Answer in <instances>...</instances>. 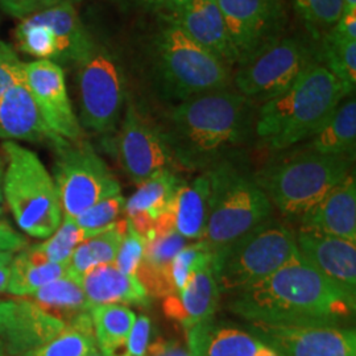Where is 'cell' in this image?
<instances>
[{
    "label": "cell",
    "mask_w": 356,
    "mask_h": 356,
    "mask_svg": "<svg viewBox=\"0 0 356 356\" xmlns=\"http://www.w3.org/2000/svg\"><path fill=\"white\" fill-rule=\"evenodd\" d=\"M126 22L120 31L129 92L147 91L166 107L232 86L234 69L197 45L168 13Z\"/></svg>",
    "instance_id": "cell-1"
},
{
    "label": "cell",
    "mask_w": 356,
    "mask_h": 356,
    "mask_svg": "<svg viewBox=\"0 0 356 356\" xmlns=\"http://www.w3.org/2000/svg\"><path fill=\"white\" fill-rule=\"evenodd\" d=\"M257 104L234 86L166 106L154 119L178 169L207 172L254 139Z\"/></svg>",
    "instance_id": "cell-2"
},
{
    "label": "cell",
    "mask_w": 356,
    "mask_h": 356,
    "mask_svg": "<svg viewBox=\"0 0 356 356\" xmlns=\"http://www.w3.org/2000/svg\"><path fill=\"white\" fill-rule=\"evenodd\" d=\"M356 298L325 279L302 254L242 292L232 294L231 313L273 325H341L355 314Z\"/></svg>",
    "instance_id": "cell-3"
},
{
    "label": "cell",
    "mask_w": 356,
    "mask_h": 356,
    "mask_svg": "<svg viewBox=\"0 0 356 356\" xmlns=\"http://www.w3.org/2000/svg\"><path fill=\"white\" fill-rule=\"evenodd\" d=\"M85 22L89 45L70 66L76 79L78 120L83 132L110 138L119 127L131 90L122 31L97 8Z\"/></svg>",
    "instance_id": "cell-4"
},
{
    "label": "cell",
    "mask_w": 356,
    "mask_h": 356,
    "mask_svg": "<svg viewBox=\"0 0 356 356\" xmlns=\"http://www.w3.org/2000/svg\"><path fill=\"white\" fill-rule=\"evenodd\" d=\"M346 97L338 79L317 61L292 85L257 108L254 139L272 152L310 139Z\"/></svg>",
    "instance_id": "cell-5"
},
{
    "label": "cell",
    "mask_w": 356,
    "mask_h": 356,
    "mask_svg": "<svg viewBox=\"0 0 356 356\" xmlns=\"http://www.w3.org/2000/svg\"><path fill=\"white\" fill-rule=\"evenodd\" d=\"M275 153L264 165L252 172V177L272 206L291 220H300L331 188L354 170L355 159L314 152L302 144Z\"/></svg>",
    "instance_id": "cell-6"
},
{
    "label": "cell",
    "mask_w": 356,
    "mask_h": 356,
    "mask_svg": "<svg viewBox=\"0 0 356 356\" xmlns=\"http://www.w3.org/2000/svg\"><path fill=\"white\" fill-rule=\"evenodd\" d=\"M1 152L6 163L1 189L13 219L32 238H49L64 218L51 173L36 153L19 143L4 141Z\"/></svg>",
    "instance_id": "cell-7"
},
{
    "label": "cell",
    "mask_w": 356,
    "mask_h": 356,
    "mask_svg": "<svg viewBox=\"0 0 356 356\" xmlns=\"http://www.w3.org/2000/svg\"><path fill=\"white\" fill-rule=\"evenodd\" d=\"M207 173L209 216L201 241L216 252L272 218L273 206L239 159L223 161Z\"/></svg>",
    "instance_id": "cell-8"
},
{
    "label": "cell",
    "mask_w": 356,
    "mask_h": 356,
    "mask_svg": "<svg viewBox=\"0 0 356 356\" xmlns=\"http://www.w3.org/2000/svg\"><path fill=\"white\" fill-rule=\"evenodd\" d=\"M298 254L296 234L273 216L214 252L220 293L242 292L267 279Z\"/></svg>",
    "instance_id": "cell-9"
},
{
    "label": "cell",
    "mask_w": 356,
    "mask_h": 356,
    "mask_svg": "<svg viewBox=\"0 0 356 356\" xmlns=\"http://www.w3.org/2000/svg\"><path fill=\"white\" fill-rule=\"evenodd\" d=\"M319 61L318 44L309 35L285 33L234 69L232 86L261 104L288 89L310 65Z\"/></svg>",
    "instance_id": "cell-10"
},
{
    "label": "cell",
    "mask_w": 356,
    "mask_h": 356,
    "mask_svg": "<svg viewBox=\"0 0 356 356\" xmlns=\"http://www.w3.org/2000/svg\"><path fill=\"white\" fill-rule=\"evenodd\" d=\"M53 149L56 161L51 177L64 216L76 218L104 198L120 193L119 181L88 141H65Z\"/></svg>",
    "instance_id": "cell-11"
},
{
    "label": "cell",
    "mask_w": 356,
    "mask_h": 356,
    "mask_svg": "<svg viewBox=\"0 0 356 356\" xmlns=\"http://www.w3.org/2000/svg\"><path fill=\"white\" fill-rule=\"evenodd\" d=\"M115 136L119 163L134 184L140 185L163 170L177 172V165L154 118L131 94H128Z\"/></svg>",
    "instance_id": "cell-12"
},
{
    "label": "cell",
    "mask_w": 356,
    "mask_h": 356,
    "mask_svg": "<svg viewBox=\"0 0 356 356\" xmlns=\"http://www.w3.org/2000/svg\"><path fill=\"white\" fill-rule=\"evenodd\" d=\"M216 1L236 53V66L288 33L289 15L285 0Z\"/></svg>",
    "instance_id": "cell-13"
},
{
    "label": "cell",
    "mask_w": 356,
    "mask_h": 356,
    "mask_svg": "<svg viewBox=\"0 0 356 356\" xmlns=\"http://www.w3.org/2000/svg\"><path fill=\"white\" fill-rule=\"evenodd\" d=\"M250 332L282 356H356V331L341 325L250 322Z\"/></svg>",
    "instance_id": "cell-14"
},
{
    "label": "cell",
    "mask_w": 356,
    "mask_h": 356,
    "mask_svg": "<svg viewBox=\"0 0 356 356\" xmlns=\"http://www.w3.org/2000/svg\"><path fill=\"white\" fill-rule=\"evenodd\" d=\"M23 76L48 127L70 143L85 140V132L69 97L64 67L48 60H35L23 63Z\"/></svg>",
    "instance_id": "cell-15"
},
{
    "label": "cell",
    "mask_w": 356,
    "mask_h": 356,
    "mask_svg": "<svg viewBox=\"0 0 356 356\" xmlns=\"http://www.w3.org/2000/svg\"><path fill=\"white\" fill-rule=\"evenodd\" d=\"M65 325L26 297L0 300V343L7 356L35 354Z\"/></svg>",
    "instance_id": "cell-16"
},
{
    "label": "cell",
    "mask_w": 356,
    "mask_h": 356,
    "mask_svg": "<svg viewBox=\"0 0 356 356\" xmlns=\"http://www.w3.org/2000/svg\"><path fill=\"white\" fill-rule=\"evenodd\" d=\"M165 13L197 45L235 69L236 53L216 0H176Z\"/></svg>",
    "instance_id": "cell-17"
},
{
    "label": "cell",
    "mask_w": 356,
    "mask_h": 356,
    "mask_svg": "<svg viewBox=\"0 0 356 356\" xmlns=\"http://www.w3.org/2000/svg\"><path fill=\"white\" fill-rule=\"evenodd\" d=\"M298 252L341 291L356 298V243L342 238L298 229Z\"/></svg>",
    "instance_id": "cell-18"
},
{
    "label": "cell",
    "mask_w": 356,
    "mask_h": 356,
    "mask_svg": "<svg viewBox=\"0 0 356 356\" xmlns=\"http://www.w3.org/2000/svg\"><path fill=\"white\" fill-rule=\"evenodd\" d=\"M0 139L41 143L51 148L67 141L48 127L24 81L0 94Z\"/></svg>",
    "instance_id": "cell-19"
},
{
    "label": "cell",
    "mask_w": 356,
    "mask_h": 356,
    "mask_svg": "<svg viewBox=\"0 0 356 356\" xmlns=\"http://www.w3.org/2000/svg\"><path fill=\"white\" fill-rule=\"evenodd\" d=\"M298 229L356 243V178L351 170L301 216Z\"/></svg>",
    "instance_id": "cell-20"
},
{
    "label": "cell",
    "mask_w": 356,
    "mask_h": 356,
    "mask_svg": "<svg viewBox=\"0 0 356 356\" xmlns=\"http://www.w3.org/2000/svg\"><path fill=\"white\" fill-rule=\"evenodd\" d=\"M220 294L213 261H210L197 268L179 292L164 298V313L186 331L201 322L214 318Z\"/></svg>",
    "instance_id": "cell-21"
},
{
    "label": "cell",
    "mask_w": 356,
    "mask_h": 356,
    "mask_svg": "<svg viewBox=\"0 0 356 356\" xmlns=\"http://www.w3.org/2000/svg\"><path fill=\"white\" fill-rule=\"evenodd\" d=\"M91 307L97 305L148 306L149 294L136 276L120 272L114 264L91 268L79 279Z\"/></svg>",
    "instance_id": "cell-22"
},
{
    "label": "cell",
    "mask_w": 356,
    "mask_h": 356,
    "mask_svg": "<svg viewBox=\"0 0 356 356\" xmlns=\"http://www.w3.org/2000/svg\"><path fill=\"white\" fill-rule=\"evenodd\" d=\"M184 179L175 170H163L138 185L124 204L128 222L141 236H147L154 222L169 210L173 195Z\"/></svg>",
    "instance_id": "cell-23"
},
{
    "label": "cell",
    "mask_w": 356,
    "mask_h": 356,
    "mask_svg": "<svg viewBox=\"0 0 356 356\" xmlns=\"http://www.w3.org/2000/svg\"><path fill=\"white\" fill-rule=\"evenodd\" d=\"M186 338L191 356H254L261 346L250 331L214 318L188 329Z\"/></svg>",
    "instance_id": "cell-24"
},
{
    "label": "cell",
    "mask_w": 356,
    "mask_h": 356,
    "mask_svg": "<svg viewBox=\"0 0 356 356\" xmlns=\"http://www.w3.org/2000/svg\"><path fill=\"white\" fill-rule=\"evenodd\" d=\"M210 177L202 172L191 179L182 181L173 195L169 213L173 227L188 241H201L209 216Z\"/></svg>",
    "instance_id": "cell-25"
},
{
    "label": "cell",
    "mask_w": 356,
    "mask_h": 356,
    "mask_svg": "<svg viewBox=\"0 0 356 356\" xmlns=\"http://www.w3.org/2000/svg\"><path fill=\"white\" fill-rule=\"evenodd\" d=\"M36 20L47 24L58 42L60 66H72L82 57L90 41L85 19L78 13L74 3H60L49 8L31 13Z\"/></svg>",
    "instance_id": "cell-26"
},
{
    "label": "cell",
    "mask_w": 356,
    "mask_h": 356,
    "mask_svg": "<svg viewBox=\"0 0 356 356\" xmlns=\"http://www.w3.org/2000/svg\"><path fill=\"white\" fill-rule=\"evenodd\" d=\"M304 147L331 156H344L355 159L356 101L354 95L344 98L334 110L323 126L307 140Z\"/></svg>",
    "instance_id": "cell-27"
},
{
    "label": "cell",
    "mask_w": 356,
    "mask_h": 356,
    "mask_svg": "<svg viewBox=\"0 0 356 356\" xmlns=\"http://www.w3.org/2000/svg\"><path fill=\"white\" fill-rule=\"evenodd\" d=\"M10 272L7 293L13 297H29L45 285L66 276L67 263L45 261L26 248L13 254Z\"/></svg>",
    "instance_id": "cell-28"
},
{
    "label": "cell",
    "mask_w": 356,
    "mask_h": 356,
    "mask_svg": "<svg viewBox=\"0 0 356 356\" xmlns=\"http://www.w3.org/2000/svg\"><path fill=\"white\" fill-rule=\"evenodd\" d=\"M26 298L64 323L83 313H89L91 309L81 281L70 275L53 281Z\"/></svg>",
    "instance_id": "cell-29"
},
{
    "label": "cell",
    "mask_w": 356,
    "mask_h": 356,
    "mask_svg": "<svg viewBox=\"0 0 356 356\" xmlns=\"http://www.w3.org/2000/svg\"><path fill=\"white\" fill-rule=\"evenodd\" d=\"M90 317L103 356L120 355L138 317L135 312L123 305H97L90 309Z\"/></svg>",
    "instance_id": "cell-30"
},
{
    "label": "cell",
    "mask_w": 356,
    "mask_h": 356,
    "mask_svg": "<svg viewBox=\"0 0 356 356\" xmlns=\"http://www.w3.org/2000/svg\"><path fill=\"white\" fill-rule=\"evenodd\" d=\"M127 227V219L118 220L113 227L81 243L67 261V275L81 279L91 268L114 264Z\"/></svg>",
    "instance_id": "cell-31"
},
{
    "label": "cell",
    "mask_w": 356,
    "mask_h": 356,
    "mask_svg": "<svg viewBox=\"0 0 356 356\" xmlns=\"http://www.w3.org/2000/svg\"><path fill=\"white\" fill-rule=\"evenodd\" d=\"M319 61L338 79L346 97L356 88V40H348L334 31L326 32L318 42Z\"/></svg>",
    "instance_id": "cell-32"
},
{
    "label": "cell",
    "mask_w": 356,
    "mask_h": 356,
    "mask_svg": "<svg viewBox=\"0 0 356 356\" xmlns=\"http://www.w3.org/2000/svg\"><path fill=\"white\" fill-rule=\"evenodd\" d=\"M94 347L97 341L89 312L67 322L64 330L32 356H85Z\"/></svg>",
    "instance_id": "cell-33"
},
{
    "label": "cell",
    "mask_w": 356,
    "mask_h": 356,
    "mask_svg": "<svg viewBox=\"0 0 356 356\" xmlns=\"http://www.w3.org/2000/svg\"><path fill=\"white\" fill-rule=\"evenodd\" d=\"M13 38L17 49L24 54L32 56L36 60L58 63L60 49L57 38L49 26L36 20L32 15L19 20Z\"/></svg>",
    "instance_id": "cell-34"
},
{
    "label": "cell",
    "mask_w": 356,
    "mask_h": 356,
    "mask_svg": "<svg viewBox=\"0 0 356 356\" xmlns=\"http://www.w3.org/2000/svg\"><path fill=\"white\" fill-rule=\"evenodd\" d=\"M88 238L89 235L76 225L74 218L64 216L53 235L44 242L29 247V250L45 261L67 263L76 247Z\"/></svg>",
    "instance_id": "cell-35"
},
{
    "label": "cell",
    "mask_w": 356,
    "mask_h": 356,
    "mask_svg": "<svg viewBox=\"0 0 356 356\" xmlns=\"http://www.w3.org/2000/svg\"><path fill=\"white\" fill-rule=\"evenodd\" d=\"M307 35L318 42L343 13V0H291Z\"/></svg>",
    "instance_id": "cell-36"
},
{
    "label": "cell",
    "mask_w": 356,
    "mask_h": 356,
    "mask_svg": "<svg viewBox=\"0 0 356 356\" xmlns=\"http://www.w3.org/2000/svg\"><path fill=\"white\" fill-rule=\"evenodd\" d=\"M214 252L202 242L188 244L178 252L165 270V284L168 296L179 292L189 280L191 273L202 264L213 261Z\"/></svg>",
    "instance_id": "cell-37"
},
{
    "label": "cell",
    "mask_w": 356,
    "mask_h": 356,
    "mask_svg": "<svg viewBox=\"0 0 356 356\" xmlns=\"http://www.w3.org/2000/svg\"><path fill=\"white\" fill-rule=\"evenodd\" d=\"M124 204L126 200L122 193H119L91 206L82 214L76 216L74 220L90 238L113 227L118 222V218L124 211Z\"/></svg>",
    "instance_id": "cell-38"
},
{
    "label": "cell",
    "mask_w": 356,
    "mask_h": 356,
    "mask_svg": "<svg viewBox=\"0 0 356 356\" xmlns=\"http://www.w3.org/2000/svg\"><path fill=\"white\" fill-rule=\"evenodd\" d=\"M101 10H110L124 17L134 20L166 13L176 0H95Z\"/></svg>",
    "instance_id": "cell-39"
},
{
    "label": "cell",
    "mask_w": 356,
    "mask_h": 356,
    "mask_svg": "<svg viewBox=\"0 0 356 356\" xmlns=\"http://www.w3.org/2000/svg\"><path fill=\"white\" fill-rule=\"evenodd\" d=\"M144 251H145L144 236H141L140 234L128 222L127 231L124 234V238L120 243V247L115 257V267L126 275L136 276L144 257Z\"/></svg>",
    "instance_id": "cell-40"
},
{
    "label": "cell",
    "mask_w": 356,
    "mask_h": 356,
    "mask_svg": "<svg viewBox=\"0 0 356 356\" xmlns=\"http://www.w3.org/2000/svg\"><path fill=\"white\" fill-rule=\"evenodd\" d=\"M24 81L23 63L13 47L0 40V94Z\"/></svg>",
    "instance_id": "cell-41"
},
{
    "label": "cell",
    "mask_w": 356,
    "mask_h": 356,
    "mask_svg": "<svg viewBox=\"0 0 356 356\" xmlns=\"http://www.w3.org/2000/svg\"><path fill=\"white\" fill-rule=\"evenodd\" d=\"M151 331L152 325L147 316L136 317L126 346L119 356H147L151 343Z\"/></svg>",
    "instance_id": "cell-42"
},
{
    "label": "cell",
    "mask_w": 356,
    "mask_h": 356,
    "mask_svg": "<svg viewBox=\"0 0 356 356\" xmlns=\"http://www.w3.org/2000/svg\"><path fill=\"white\" fill-rule=\"evenodd\" d=\"M26 239L6 222H0V252L16 254L26 247Z\"/></svg>",
    "instance_id": "cell-43"
},
{
    "label": "cell",
    "mask_w": 356,
    "mask_h": 356,
    "mask_svg": "<svg viewBox=\"0 0 356 356\" xmlns=\"http://www.w3.org/2000/svg\"><path fill=\"white\" fill-rule=\"evenodd\" d=\"M147 356H191L186 348L175 341L157 339L149 343Z\"/></svg>",
    "instance_id": "cell-44"
},
{
    "label": "cell",
    "mask_w": 356,
    "mask_h": 356,
    "mask_svg": "<svg viewBox=\"0 0 356 356\" xmlns=\"http://www.w3.org/2000/svg\"><path fill=\"white\" fill-rule=\"evenodd\" d=\"M337 35L348 40H356V11L343 13L331 28Z\"/></svg>",
    "instance_id": "cell-45"
},
{
    "label": "cell",
    "mask_w": 356,
    "mask_h": 356,
    "mask_svg": "<svg viewBox=\"0 0 356 356\" xmlns=\"http://www.w3.org/2000/svg\"><path fill=\"white\" fill-rule=\"evenodd\" d=\"M65 1L74 3L76 6H78L82 0H23V4L26 8V16H28L31 13H38V11L49 8V7H53L60 3H65Z\"/></svg>",
    "instance_id": "cell-46"
},
{
    "label": "cell",
    "mask_w": 356,
    "mask_h": 356,
    "mask_svg": "<svg viewBox=\"0 0 356 356\" xmlns=\"http://www.w3.org/2000/svg\"><path fill=\"white\" fill-rule=\"evenodd\" d=\"M0 10L17 20L26 16L23 0H0Z\"/></svg>",
    "instance_id": "cell-47"
},
{
    "label": "cell",
    "mask_w": 356,
    "mask_h": 356,
    "mask_svg": "<svg viewBox=\"0 0 356 356\" xmlns=\"http://www.w3.org/2000/svg\"><path fill=\"white\" fill-rule=\"evenodd\" d=\"M10 277H11L10 264L8 266H0V293H7Z\"/></svg>",
    "instance_id": "cell-48"
},
{
    "label": "cell",
    "mask_w": 356,
    "mask_h": 356,
    "mask_svg": "<svg viewBox=\"0 0 356 356\" xmlns=\"http://www.w3.org/2000/svg\"><path fill=\"white\" fill-rule=\"evenodd\" d=\"M254 356H282L281 354H279L276 350H273L272 347H269L266 343H263L261 342V346L257 348V351H256V354Z\"/></svg>",
    "instance_id": "cell-49"
},
{
    "label": "cell",
    "mask_w": 356,
    "mask_h": 356,
    "mask_svg": "<svg viewBox=\"0 0 356 356\" xmlns=\"http://www.w3.org/2000/svg\"><path fill=\"white\" fill-rule=\"evenodd\" d=\"M13 252H0V266H8L13 259Z\"/></svg>",
    "instance_id": "cell-50"
},
{
    "label": "cell",
    "mask_w": 356,
    "mask_h": 356,
    "mask_svg": "<svg viewBox=\"0 0 356 356\" xmlns=\"http://www.w3.org/2000/svg\"><path fill=\"white\" fill-rule=\"evenodd\" d=\"M356 11V0H343V13Z\"/></svg>",
    "instance_id": "cell-51"
},
{
    "label": "cell",
    "mask_w": 356,
    "mask_h": 356,
    "mask_svg": "<svg viewBox=\"0 0 356 356\" xmlns=\"http://www.w3.org/2000/svg\"><path fill=\"white\" fill-rule=\"evenodd\" d=\"M85 356H103V354L99 351V348H98V346H97V347L91 348L89 353H88Z\"/></svg>",
    "instance_id": "cell-52"
},
{
    "label": "cell",
    "mask_w": 356,
    "mask_h": 356,
    "mask_svg": "<svg viewBox=\"0 0 356 356\" xmlns=\"http://www.w3.org/2000/svg\"><path fill=\"white\" fill-rule=\"evenodd\" d=\"M3 214V189H1V170H0V216Z\"/></svg>",
    "instance_id": "cell-53"
},
{
    "label": "cell",
    "mask_w": 356,
    "mask_h": 356,
    "mask_svg": "<svg viewBox=\"0 0 356 356\" xmlns=\"http://www.w3.org/2000/svg\"><path fill=\"white\" fill-rule=\"evenodd\" d=\"M0 356H7L6 355V353H4V348H3L1 343H0Z\"/></svg>",
    "instance_id": "cell-54"
}]
</instances>
